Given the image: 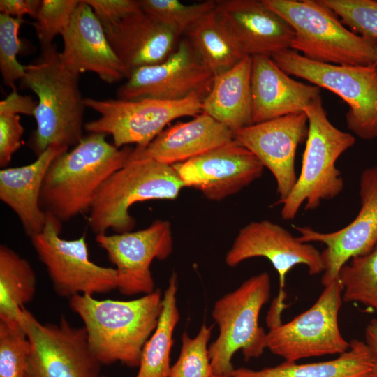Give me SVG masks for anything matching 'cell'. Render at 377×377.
<instances>
[{"label": "cell", "mask_w": 377, "mask_h": 377, "mask_svg": "<svg viewBox=\"0 0 377 377\" xmlns=\"http://www.w3.org/2000/svg\"><path fill=\"white\" fill-rule=\"evenodd\" d=\"M304 112L309 130L301 172L293 190L280 204L281 217L286 220L293 219L304 204L305 210H314L322 201L341 193L344 182L336 162L355 142L353 135L330 122L320 96Z\"/></svg>", "instance_id": "cell-5"}, {"label": "cell", "mask_w": 377, "mask_h": 377, "mask_svg": "<svg viewBox=\"0 0 377 377\" xmlns=\"http://www.w3.org/2000/svg\"><path fill=\"white\" fill-rule=\"evenodd\" d=\"M214 77L184 38L163 61L131 72L118 88L117 98L178 101L197 96L202 101L210 91Z\"/></svg>", "instance_id": "cell-14"}, {"label": "cell", "mask_w": 377, "mask_h": 377, "mask_svg": "<svg viewBox=\"0 0 377 377\" xmlns=\"http://www.w3.org/2000/svg\"><path fill=\"white\" fill-rule=\"evenodd\" d=\"M212 377H228V376H214V375H213Z\"/></svg>", "instance_id": "cell-41"}, {"label": "cell", "mask_w": 377, "mask_h": 377, "mask_svg": "<svg viewBox=\"0 0 377 377\" xmlns=\"http://www.w3.org/2000/svg\"><path fill=\"white\" fill-rule=\"evenodd\" d=\"M256 257L267 258L279 275V295L268 316V325H276L281 323L280 316L284 309L287 274L297 265L306 266L310 275L323 272L321 252L310 243L300 241L281 226L262 220L251 222L239 230L226 255L225 262L228 267H234Z\"/></svg>", "instance_id": "cell-13"}, {"label": "cell", "mask_w": 377, "mask_h": 377, "mask_svg": "<svg viewBox=\"0 0 377 377\" xmlns=\"http://www.w3.org/2000/svg\"><path fill=\"white\" fill-rule=\"evenodd\" d=\"M40 0H1L0 11L1 14L15 18H22L24 15L35 19L40 7Z\"/></svg>", "instance_id": "cell-38"}, {"label": "cell", "mask_w": 377, "mask_h": 377, "mask_svg": "<svg viewBox=\"0 0 377 377\" xmlns=\"http://www.w3.org/2000/svg\"><path fill=\"white\" fill-rule=\"evenodd\" d=\"M31 264L9 246H0V322L20 320V313L36 292Z\"/></svg>", "instance_id": "cell-28"}, {"label": "cell", "mask_w": 377, "mask_h": 377, "mask_svg": "<svg viewBox=\"0 0 377 377\" xmlns=\"http://www.w3.org/2000/svg\"><path fill=\"white\" fill-rule=\"evenodd\" d=\"M23 22L22 18L0 14V71L3 83L12 91L16 90L15 82L23 77L26 69L17 59L22 43L19 30Z\"/></svg>", "instance_id": "cell-34"}, {"label": "cell", "mask_w": 377, "mask_h": 377, "mask_svg": "<svg viewBox=\"0 0 377 377\" xmlns=\"http://www.w3.org/2000/svg\"><path fill=\"white\" fill-rule=\"evenodd\" d=\"M213 326L203 323L194 337L186 332L182 336V346L178 360L171 367L169 377H212V368L208 342Z\"/></svg>", "instance_id": "cell-32"}, {"label": "cell", "mask_w": 377, "mask_h": 377, "mask_svg": "<svg viewBox=\"0 0 377 377\" xmlns=\"http://www.w3.org/2000/svg\"><path fill=\"white\" fill-rule=\"evenodd\" d=\"M30 343L20 320L0 322V377H24Z\"/></svg>", "instance_id": "cell-33"}, {"label": "cell", "mask_w": 377, "mask_h": 377, "mask_svg": "<svg viewBox=\"0 0 377 377\" xmlns=\"http://www.w3.org/2000/svg\"><path fill=\"white\" fill-rule=\"evenodd\" d=\"M41 54L34 64L26 65L20 80L24 89L38 98L34 117L36 130L32 148L36 156L51 145H77L84 138V98L78 86V75L62 63L56 45L41 47Z\"/></svg>", "instance_id": "cell-3"}, {"label": "cell", "mask_w": 377, "mask_h": 377, "mask_svg": "<svg viewBox=\"0 0 377 377\" xmlns=\"http://www.w3.org/2000/svg\"><path fill=\"white\" fill-rule=\"evenodd\" d=\"M185 34L214 76L231 69L246 57L219 22L214 10L202 17Z\"/></svg>", "instance_id": "cell-29"}, {"label": "cell", "mask_w": 377, "mask_h": 377, "mask_svg": "<svg viewBox=\"0 0 377 377\" xmlns=\"http://www.w3.org/2000/svg\"><path fill=\"white\" fill-rule=\"evenodd\" d=\"M354 33L377 40V1L320 0Z\"/></svg>", "instance_id": "cell-35"}, {"label": "cell", "mask_w": 377, "mask_h": 377, "mask_svg": "<svg viewBox=\"0 0 377 377\" xmlns=\"http://www.w3.org/2000/svg\"><path fill=\"white\" fill-rule=\"evenodd\" d=\"M96 241L116 267L117 290L127 296L156 290L151 264L154 259H166L173 249L171 225L165 220H156L134 232L98 235Z\"/></svg>", "instance_id": "cell-15"}, {"label": "cell", "mask_w": 377, "mask_h": 377, "mask_svg": "<svg viewBox=\"0 0 377 377\" xmlns=\"http://www.w3.org/2000/svg\"><path fill=\"white\" fill-rule=\"evenodd\" d=\"M24 131L18 114L0 110V165L3 168L20 147Z\"/></svg>", "instance_id": "cell-37"}, {"label": "cell", "mask_w": 377, "mask_h": 377, "mask_svg": "<svg viewBox=\"0 0 377 377\" xmlns=\"http://www.w3.org/2000/svg\"><path fill=\"white\" fill-rule=\"evenodd\" d=\"M252 121L258 124L304 112L320 89L291 78L270 57H251Z\"/></svg>", "instance_id": "cell-22"}, {"label": "cell", "mask_w": 377, "mask_h": 377, "mask_svg": "<svg viewBox=\"0 0 377 377\" xmlns=\"http://www.w3.org/2000/svg\"><path fill=\"white\" fill-rule=\"evenodd\" d=\"M36 105L31 96L20 95L15 90L0 102V110L34 116Z\"/></svg>", "instance_id": "cell-39"}, {"label": "cell", "mask_w": 377, "mask_h": 377, "mask_svg": "<svg viewBox=\"0 0 377 377\" xmlns=\"http://www.w3.org/2000/svg\"><path fill=\"white\" fill-rule=\"evenodd\" d=\"M293 27L291 48L314 61L377 66V40L346 29L320 0H263Z\"/></svg>", "instance_id": "cell-4"}, {"label": "cell", "mask_w": 377, "mask_h": 377, "mask_svg": "<svg viewBox=\"0 0 377 377\" xmlns=\"http://www.w3.org/2000/svg\"><path fill=\"white\" fill-rule=\"evenodd\" d=\"M343 301L359 302L377 312V242L366 254L350 259L341 269Z\"/></svg>", "instance_id": "cell-30"}, {"label": "cell", "mask_w": 377, "mask_h": 377, "mask_svg": "<svg viewBox=\"0 0 377 377\" xmlns=\"http://www.w3.org/2000/svg\"><path fill=\"white\" fill-rule=\"evenodd\" d=\"M232 377H373L371 353L365 341L353 339L349 349L332 360L297 364L284 361L260 370L235 369Z\"/></svg>", "instance_id": "cell-26"}, {"label": "cell", "mask_w": 377, "mask_h": 377, "mask_svg": "<svg viewBox=\"0 0 377 377\" xmlns=\"http://www.w3.org/2000/svg\"><path fill=\"white\" fill-rule=\"evenodd\" d=\"M20 320L30 343L24 377H107L83 326L73 325L64 316L57 323H41L25 307Z\"/></svg>", "instance_id": "cell-10"}, {"label": "cell", "mask_w": 377, "mask_h": 377, "mask_svg": "<svg viewBox=\"0 0 377 377\" xmlns=\"http://www.w3.org/2000/svg\"><path fill=\"white\" fill-rule=\"evenodd\" d=\"M251 57L246 56L231 69L214 77L202 101V112L224 124L235 134L253 124L251 89Z\"/></svg>", "instance_id": "cell-25"}, {"label": "cell", "mask_w": 377, "mask_h": 377, "mask_svg": "<svg viewBox=\"0 0 377 377\" xmlns=\"http://www.w3.org/2000/svg\"><path fill=\"white\" fill-rule=\"evenodd\" d=\"M184 187L220 201L260 178L264 166L235 139L186 162L172 165Z\"/></svg>", "instance_id": "cell-18"}, {"label": "cell", "mask_w": 377, "mask_h": 377, "mask_svg": "<svg viewBox=\"0 0 377 377\" xmlns=\"http://www.w3.org/2000/svg\"><path fill=\"white\" fill-rule=\"evenodd\" d=\"M108 40L128 73L163 61L175 49L179 36L142 8L100 22Z\"/></svg>", "instance_id": "cell-21"}, {"label": "cell", "mask_w": 377, "mask_h": 377, "mask_svg": "<svg viewBox=\"0 0 377 377\" xmlns=\"http://www.w3.org/2000/svg\"><path fill=\"white\" fill-rule=\"evenodd\" d=\"M376 59H377V45H376Z\"/></svg>", "instance_id": "cell-42"}, {"label": "cell", "mask_w": 377, "mask_h": 377, "mask_svg": "<svg viewBox=\"0 0 377 377\" xmlns=\"http://www.w3.org/2000/svg\"><path fill=\"white\" fill-rule=\"evenodd\" d=\"M234 139L224 124L202 112L160 133L145 148L133 149L129 160L151 158L175 165L200 156Z\"/></svg>", "instance_id": "cell-23"}, {"label": "cell", "mask_w": 377, "mask_h": 377, "mask_svg": "<svg viewBox=\"0 0 377 377\" xmlns=\"http://www.w3.org/2000/svg\"><path fill=\"white\" fill-rule=\"evenodd\" d=\"M271 58L286 74L338 95L349 106L348 128L361 139L377 138V66L320 63L292 49Z\"/></svg>", "instance_id": "cell-8"}, {"label": "cell", "mask_w": 377, "mask_h": 377, "mask_svg": "<svg viewBox=\"0 0 377 377\" xmlns=\"http://www.w3.org/2000/svg\"><path fill=\"white\" fill-rule=\"evenodd\" d=\"M365 343L371 353L373 377H377V318L370 320L365 328Z\"/></svg>", "instance_id": "cell-40"}, {"label": "cell", "mask_w": 377, "mask_h": 377, "mask_svg": "<svg viewBox=\"0 0 377 377\" xmlns=\"http://www.w3.org/2000/svg\"><path fill=\"white\" fill-rule=\"evenodd\" d=\"M184 187L172 165L151 158L128 160L102 185L89 210L88 226L96 234L131 231L135 220L129 213L136 202L175 200Z\"/></svg>", "instance_id": "cell-6"}, {"label": "cell", "mask_w": 377, "mask_h": 377, "mask_svg": "<svg viewBox=\"0 0 377 377\" xmlns=\"http://www.w3.org/2000/svg\"><path fill=\"white\" fill-rule=\"evenodd\" d=\"M343 287L337 278L324 287L316 302L290 321L270 327L265 345L286 362L325 355H341L350 348L338 323Z\"/></svg>", "instance_id": "cell-11"}, {"label": "cell", "mask_w": 377, "mask_h": 377, "mask_svg": "<svg viewBox=\"0 0 377 377\" xmlns=\"http://www.w3.org/2000/svg\"><path fill=\"white\" fill-rule=\"evenodd\" d=\"M360 209L347 226L334 232H321L308 226H294L303 242L325 245L321 252L325 287L338 278L342 267L350 259L367 253L377 242V165L366 168L360 179Z\"/></svg>", "instance_id": "cell-16"}, {"label": "cell", "mask_w": 377, "mask_h": 377, "mask_svg": "<svg viewBox=\"0 0 377 377\" xmlns=\"http://www.w3.org/2000/svg\"><path fill=\"white\" fill-rule=\"evenodd\" d=\"M61 37L64 47L60 58L72 73L80 75L93 72L108 84L128 77L99 20L84 0L80 1Z\"/></svg>", "instance_id": "cell-20"}, {"label": "cell", "mask_w": 377, "mask_h": 377, "mask_svg": "<svg viewBox=\"0 0 377 377\" xmlns=\"http://www.w3.org/2000/svg\"><path fill=\"white\" fill-rule=\"evenodd\" d=\"M69 307L83 323L90 348L102 365L139 367L143 348L161 313L159 290L128 301L77 295Z\"/></svg>", "instance_id": "cell-1"}, {"label": "cell", "mask_w": 377, "mask_h": 377, "mask_svg": "<svg viewBox=\"0 0 377 377\" xmlns=\"http://www.w3.org/2000/svg\"><path fill=\"white\" fill-rule=\"evenodd\" d=\"M143 12L172 29L179 36L207 13L212 11L216 1L185 4L178 0H139Z\"/></svg>", "instance_id": "cell-31"}, {"label": "cell", "mask_w": 377, "mask_h": 377, "mask_svg": "<svg viewBox=\"0 0 377 377\" xmlns=\"http://www.w3.org/2000/svg\"><path fill=\"white\" fill-rule=\"evenodd\" d=\"M68 149L51 145L33 163L0 171V199L15 213L30 238L40 233L46 223L47 214L40 207V198L47 170Z\"/></svg>", "instance_id": "cell-24"}, {"label": "cell", "mask_w": 377, "mask_h": 377, "mask_svg": "<svg viewBox=\"0 0 377 377\" xmlns=\"http://www.w3.org/2000/svg\"><path fill=\"white\" fill-rule=\"evenodd\" d=\"M104 133H89L50 165L42 186V209L61 223L90 210L102 185L129 160L133 149L118 148Z\"/></svg>", "instance_id": "cell-2"}, {"label": "cell", "mask_w": 377, "mask_h": 377, "mask_svg": "<svg viewBox=\"0 0 377 377\" xmlns=\"http://www.w3.org/2000/svg\"><path fill=\"white\" fill-rule=\"evenodd\" d=\"M270 276L262 272L243 282L214 304L212 316L219 330L209 346L213 375L231 377L232 358L239 350L244 358L258 357L266 348V334L258 325L260 312L270 296Z\"/></svg>", "instance_id": "cell-7"}, {"label": "cell", "mask_w": 377, "mask_h": 377, "mask_svg": "<svg viewBox=\"0 0 377 377\" xmlns=\"http://www.w3.org/2000/svg\"><path fill=\"white\" fill-rule=\"evenodd\" d=\"M201 103L197 96L178 101L84 98L85 106L100 114L99 118L84 124V130L110 135L118 148L135 144L136 149H142L172 121L202 113Z\"/></svg>", "instance_id": "cell-9"}, {"label": "cell", "mask_w": 377, "mask_h": 377, "mask_svg": "<svg viewBox=\"0 0 377 377\" xmlns=\"http://www.w3.org/2000/svg\"><path fill=\"white\" fill-rule=\"evenodd\" d=\"M61 223L47 214L43 231L30 238L55 293L69 300L77 295L93 296L117 289L116 269L90 260L84 235L74 239L61 238Z\"/></svg>", "instance_id": "cell-12"}, {"label": "cell", "mask_w": 377, "mask_h": 377, "mask_svg": "<svg viewBox=\"0 0 377 377\" xmlns=\"http://www.w3.org/2000/svg\"><path fill=\"white\" fill-rule=\"evenodd\" d=\"M80 0H43L33 24L41 47L50 45L54 37L68 26Z\"/></svg>", "instance_id": "cell-36"}, {"label": "cell", "mask_w": 377, "mask_h": 377, "mask_svg": "<svg viewBox=\"0 0 377 377\" xmlns=\"http://www.w3.org/2000/svg\"><path fill=\"white\" fill-rule=\"evenodd\" d=\"M214 13L245 56L272 57L291 48L294 29L263 0H216Z\"/></svg>", "instance_id": "cell-19"}, {"label": "cell", "mask_w": 377, "mask_h": 377, "mask_svg": "<svg viewBox=\"0 0 377 377\" xmlns=\"http://www.w3.org/2000/svg\"><path fill=\"white\" fill-rule=\"evenodd\" d=\"M308 130L307 116L302 112L253 124L234 134V139L274 176L278 205L288 197L296 183V151L298 145L306 140Z\"/></svg>", "instance_id": "cell-17"}, {"label": "cell", "mask_w": 377, "mask_h": 377, "mask_svg": "<svg viewBox=\"0 0 377 377\" xmlns=\"http://www.w3.org/2000/svg\"><path fill=\"white\" fill-rule=\"evenodd\" d=\"M177 288V276L172 273L163 297V307L157 325L143 348L135 377H169L172 336L179 320Z\"/></svg>", "instance_id": "cell-27"}]
</instances>
